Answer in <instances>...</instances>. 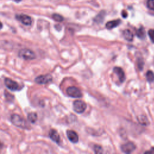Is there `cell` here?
<instances>
[{
    "instance_id": "1",
    "label": "cell",
    "mask_w": 154,
    "mask_h": 154,
    "mask_svg": "<svg viewBox=\"0 0 154 154\" xmlns=\"http://www.w3.org/2000/svg\"><path fill=\"white\" fill-rule=\"evenodd\" d=\"M11 122L16 126L21 128H26L27 123L26 121L19 114H13L10 117Z\"/></svg>"
},
{
    "instance_id": "2",
    "label": "cell",
    "mask_w": 154,
    "mask_h": 154,
    "mask_svg": "<svg viewBox=\"0 0 154 154\" xmlns=\"http://www.w3.org/2000/svg\"><path fill=\"white\" fill-rule=\"evenodd\" d=\"M18 55L19 57L26 60H33L36 57L35 53L32 51L26 48H23L20 49L19 51Z\"/></svg>"
},
{
    "instance_id": "3",
    "label": "cell",
    "mask_w": 154,
    "mask_h": 154,
    "mask_svg": "<svg viewBox=\"0 0 154 154\" xmlns=\"http://www.w3.org/2000/svg\"><path fill=\"white\" fill-rule=\"evenodd\" d=\"M87 108L86 103L82 100H75L73 103V109L75 112L81 114L84 112Z\"/></svg>"
},
{
    "instance_id": "4",
    "label": "cell",
    "mask_w": 154,
    "mask_h": 154,
    "mask_svg": "<svg viewBox=\"0 0 154 154\" xmlns=\"http://www.w3.org/2000/svg\"><path fill=\"white\" fill-rule=\"evenodd\" d=\"M4 84L8 89L12 91H19L21 89L20 88V85L17 82L8 78H5L4 79Z\"/></svg>"
},
{
    "instance_id": "5",
    "label": "cell",
    "mask_w": 154,
    "mask_h": 154,
    "mask_svg": "<svg viewBox=\"0 0 154 154\" xmlns=\"http://www.w3.org/2000/svg\"><path fill=\"white\" fill-rule=\"evenodd\" d=\"M66 93L69 96L73 98H79L81 97L82 95L81 91L78 88L74 86L69 87L66 89Z\"/></svg>"
},
{
    "instance_id": "6",
    "label": "cell",
    "mask_w": 154,
    "mask_h": 154,
    "mask_svg": "<svg viewBox=\"0 0 154 154\" xmlns=\"http://www.w3.org/2000/svg\"><path fill=\"white\" fill-rule=\"evenodd\" d=\"M52 81V76L49 74L42 75L37 76L34 81L38 84H46Z\"/></svg>"
},
{
    "instance_id": "7",
    "label": "cell",
    "mask_w": 154,
    "mask_h": 154,
    "mask_svg": "<svg viewBox=\"0 0 154 154\" xmlns=\"http://www.w3.org/2000/svg\"><path fill=\"white\" fill-rule=\"evenodd\" d=\"M121 150L123 153H131L134 152L136 149V146L132 142L129 141L121 146Z\"/></svg>"
},
{
    "instance_id": "8",
    "label": "cell",
    "mask_w": 154,
    "mask_h": 154,
    "mask_svg": "<svg viewBox=\"0 0 154 154\" xmlns=\"http://www.w3.org/2000/svg\"><path fill=\"white\" fill-rule=\"evenodd\" d=\"M16 18L17 20L20 21L22 24L26 26H29L32 23L31 17L26 14H16Z\"/></svg>"
},
{
    "instance_id": "9",
    "label": "cell",
    "mask_w": 154,
    "mask_h": 154,
    "mask_svg": "<svg viewBox=\"0 0 154 154\" xmlns=\"http://www.w3.org/2000/svg\"><path fill=\"white\" fill-rule=\"evenodd\" d=\"M67 137L69 140L73 143H77L78 142L79 137L78 135L76 132L72 130H67L66 131Z\"/></svg>"
},
{
    "instance_id": "10",
    "label": "cell",
    "mask_w": 154,
    "mask_h": 154,
    "mask_svg": "<svg viewBox=\"0 0 154 154\" xmlns=\"http://www.w3.org/2000/svg\"><path fill=\"white\" fill-rule=\"evenodd\" d=\"M113 72L117 75L120 82H123L126 79L125 74L123 70L120 67H114L113 68Z\"/></svg>"
},
{
    "instance_id": "11",
    "label": "cell",
    "mask_w": 154,
    "mask_h": 154,
    "mask_svg": "<svg viewBox=\"0 0 154 154\" xmlns=\"http://www.w3.org/2000/svg\"><path fill=\"white\" fill-rule=\"evenodd\" d=\"M49 136L50 138L55 142L57 144H60V137L58 133V132L55 129H51L49 132Z\"/></svg>"
},
{
    "instance_id": "12",
    "label": "cell",
    "mask_w": 154,
    "mask_h": 154,
    "mask_svg": "<svg viewBox=\"0 0 154 154\" xmlns=\"http://www.w3.org/2000/svg\"><path fill=\"white\" fill-rule=\"evenodd\" d=\"M121 23V20L118 19H116V20H111V21H108L106 25H105V27L108 29H111L117 27V26H119Z\"/></svg>"
},
{
    "instance_id": "13",
    "label": "cell",
    "mask_w": 154,
    "mask_h": 154,
    "mask_svg": "<svg viewBox=\"0 0 154 154\" xmlns=\"http://www.w3.org/2000/svg\"><path fill=\"white\" fill-rule=\"evenodd\" d=\"M123 36L125 40L128 42H131L134 38V34L132 31L129 29H125L123 31Z\"/></svg>"
},
{
    "instance_id": "14",
    "label": "cell",
    "mask_w": 154,
    "mask_h": 154,
    "mask_svg": "<svg viewBox=\"0 0 154 154\" xmlns=\"http://www.w3.org/2000/svg\"><path fill=\"white\" fill-rule=\"evenodd\" d=\"M105 16V12L104 11H101L100 13L94 17V21L97 23H101L103 22Z\"/></svg>"
},
{
    "instance_id": "15",
    "label": "cell",
    "mask_w": 154,
    "mask_h": 154,
    "mask_svg": "<svg viewBox=\"0 0 154 154\" xmlns=\"http://www.w3.org/2000/svg\"><path fill=\"white\" fill-rule=\"evenodd\" d=\"M137 36L141 39H143L146 37V31L143 26L139 28L136 31Z\"/></svg>"
},
{
    "instance_id": "16",
    "label": "cell",
    "mask_w": 154,
    "mask_h": 154,
    "mask_svg": "<svg viewBox=\"0 0 154 154\" xmlns=\"http://www.w3.org/2000/svg\"><path fill=\"white\" fill-rule=\"evenodd\" d=\"M37 119V115L35 112H29L28 114V120L32 123H34L36 122Z\"/></svg>"
},
{
    "instance_id": "17",
    "label": "cell",
    "mask_w": 154,
    "mask_h": 154,
    "mask_svg": "<svg viewBox=\"0 0 154 154\" xmlns=\"http://www.w3.org/2000/svg\"><path fill=\"white\" fill-rule=\"evenodd\" d=\"M146 77L148 82H153L154 81V73L152 70H148L146 72Z\"/></svg>"
},
{
    "instance_id": "18",
    "label": "cell",
    "mask_w": 154,
    "mask_h": 154,
    "mask_svg": "<svg viewBox=\"0 0 154 154\" xmlns=\"http://www.w3.org/2000/svg\"><path fill=\"white\" fill-rule=\"evenodd\" d=\"M138 121L141 124L144 125H146L149 123V121H148L147 118L146 117L144 116H140V118L138 119Z\"/></svg>"
},
{
    "instance_id": "19",
    "label": "cell",
    "mask_w": 154,
    "mask_h": 154,
    "mask_svg": "<svg viewBox=\"0 0 154 154\" xmlns=\"http://www.w3.org/2000/svg\"><path fill=\"white\" fill-rule=\"evenodd\" d=\"M52 18L55 21H57V22H62L64 20V18L61 15L59 14H56V13L52 14Z\"/></svg>"
},
{
    "instance_id": "20",
    "label": "cell",
    "mask_w": 154,
    "mask_h": 154,
    "mask_svg": "<svg viewBox=\"0 0 154 154\" xmlns=\"http://www.w3.org/2000/svg\"><path fill=\"white\" fill-rule=\"evenodd\" d=\"M93 150H94V153H102L103 152L102 147L100 146L97 145V144L94 146Z\"/></svg>"
},
{
    "instance_id": "21",
    "label": "cell",
    "mask_w": 154,
    "mask_h": 154,
    "mask_svg": "<svg viewBox=\"0 0 154 154\" xmlns=\"http://www.w3.org/2000/svg\"><path fill=\"white\" fill-rule=\"evenodd\" d=\"M147 7L152 10H154V0H147Z\"/></svg>"
},
{
    "instance_id": "22",
    "label": "cell",
    "mask_w": 154,
    "mask_h": 154,
    "mask_svg": "<svg viewBox=\"0 0 154 154\" xmlns=\"http://www.w3.org/2000/svg\"><path fill=\"white\" fill-rule=\"evenodd\" d=\"M148 35L150 38V40L152 42V43H154V29H150L148 31Z\"/></svg>"
},
{
    "instance_id": "23",
    "label": "cell",
    "mask_w": 154,
    "mask_h": 154,
    "mask_svg": "<svg viewBox=\"0 0 154 154\" xmlns=\"http://www.w3.org/2000/svg\"><path fill=\"white\" fill-rule=\"evenodd\" d=\"M143 65H144V62L143 61V59L140 58V59H138L137 60V66L138 69L141 70L143 69Z\"/></svg>"
},
{
    "instance_id": "24",
    "label": "cell",
    "mask_w": 154,
    "mask_h": 154,
    "mask_svg": "<svg viewBox=\"0 0 154 154\" xmlns=\"http://www.w3.org/2000/svg\"><path fill=\"white\" fill-rule=\"evenodd\" d=\"M122 16H123V17L126 18V17L128 16V13H127V12H126V11H125V10H123L122 12Z\"/></svg>"
},
{
    "instance_id": "25",
    "label": "cell",
    "mask_w": 154,
    "mask_h": 154,
    "mask_svg": "<svg viewBox=\"0 0 154 154\" xmlns=\"http://www.w3.org/2000/svg\"><path fill=\"white\" fill-rule=\"evenodd\" d=\"M145 153H154V147H152V148L150 149L149 150L145 152Z\"/></svg>"
},
{
    "instance_id": "26",
    "label": "cell",
    "mask_w": 154,
    "mask_h": 154,
    "mask_svg": "<svg viewBox=\"0 0 154 154\" xmlns=\"http://www.w3.org/2000/svg\"><path fill=\"white\" fill-rule=\"evenodd\" d=\"M14 1H15V2H20L22 0H13Z\"/></svg>"
}]
</instances>
